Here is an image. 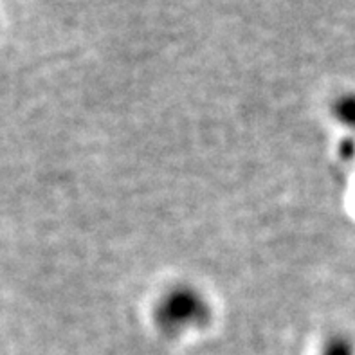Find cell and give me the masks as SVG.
<instances>
[{
	"label": "cell",
	"mask_w": 355,
	"mask_h": 355,
	"mask_svg": "<svg viewBox=\"0 0 355 355\" xmlns=\"http://www.w3.org/2000/svg\"><path fill=\"white\" fill-rule=\"evenodd\" d=\"M211 320V306L197 288L177 285L159 300L155 306V321L164 334L188 332L200 329Z\"/></svg>",
	"instance_id": "obj_1"
},
{
	"label": "cell",
	"mask_w": 355,
	"mask_h": 355,
	"mask_svg": "<svg viewBox=\"0 0 355 355\" xmlns=\"http://www.w3.org/2000/svg\"><path fill=\"white\" fill-rule=\"evenodd\" d=\"M334 116L338 121L355 130V94H345L334 103Z\"/></svg>",
	"instance_id": "obj_2"
},
{
	"label": "cell",
	"mask_w": 355,
	"mask_h": 355,
	"mask_svg": "<svg viewBox=\"0 0 355 355\" xmlns=\"http://www.w3.org/2000/svg\"><path fill=\"white\" fill-rule=\"evenodd\" d=\"M323 355H354V347H352L350 339L345 336H336L330 339L324 347Z\"/></svg>",
	"instance_id": "obj_3"
}]
</instances>
